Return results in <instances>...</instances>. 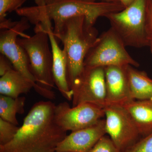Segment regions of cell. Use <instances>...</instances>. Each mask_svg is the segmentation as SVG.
<instances>
[{
  "mask_svg": "<svg viewBox=\"0 0 152 152\" xmlns=\"http://www.w3.org/2000/svg\"><path fill=\"white\" fill-rule=\"evenodd\" d=\"M53 33L62 43L67 57L68 79L70 88L83 70L85 58L99 37L98 31L87 23L85 17L78 16L54 27Z\"/></svg>",
  "mask_w": 152,
  "mask_h": 152,
  "instance_id": "3",
  "label": "cell"
},
{
  "mask_svg": "<svg viewBox=\"0 0 152 152\" xmlns=\"http://www.w3.org/2000/svg\"><path fill=\"white\" fill-rule=\"evenodd\" d=\"M116 1L121 3L125 8H126L129 6L134 0H116Z\"/></svg>",
  "mask_w": 152,
  "mask_h": 152,
  "instance_id": "24",
  "label": "cell"
},
{
  "mask_svg": "<svg viewBox=\"0 0 152 152\" xmlns=\"http://www.w3.org/2000/svg\"><path fill=\"white\" fill-rule=\"evenodd\" d=\"M123 152H152V133L142 137Z\"/></svg>",
  "mask_w": 152,
  "mask_h": 152,
  "instance_id": "20",
  "label": "cell"
},
{
  "mask_svg": "<svg viewBox=\"0 0 152 152\" xmlns=\"http://www.w3.org/2000/svg\"><path fill=\"white\" fill-rule=\"evenodd\" d=\"M14 68L10 60L4 55H0V76H2L11 69Z\"/></svg>",
  "mask_w": 152,
  "mask_h": 152,
  "instance_id": "23",
  "label": "cell"
},
{
  "mask_svg": "<svg viewBox=\"0 0 152 152\" xmlns=\"http://www.w3.org/2000/svg\"><path fill=\"white\" fill-rule=\"evenodd\" d=\"M126 47L118 36L110 28L98 37L85 58L84 67L139 66L140 64L128 53Z\"/></svg>",
  "mask_w": 152,
  "mask_h": 152,
  "instance_id": "6",
  "label": "cell"
},
{
  "mask_svg": "<svg viewBox=\"0 0 152 152\" xmlns=\"http://www.w3.org/2000/svg\"><path fill=\"white\" fill-rule=\"evenodd\" d=\"M88 152H121L109 136H103Z\"/></svg>",
  "mask_w": 152,
  "mask_h": 152,
  "instance_id": "21",
  "label": "cell"
},
{
  "mask_svg": "<svg viewBox=\"0 0 152 152\" xmlns=\"http://www.w3.org/2000/svg\"><path fill=\"white\" fill-rule=\"evenodd\" d=\"M147 0H134L123 10L106 17L111 28L126 46L142 48L148 46L145 30Z\"/></svg>",
  "mask_w": 152,
  "mask_h": 152,
  "instance_id": "4",
  "label": "cell"
},
{
  "mask_svg": "<svg viewBox=\"0 0 152 152\" xmlns=\"http://www.w3.org/2000/svg\"><path fill=\"white\" fill-rule=\"evenodd\" d=\"M26 0H0V23L5 21L7 14L20 8Z\"/></svg>",
  "mask_w": 152,
  "mask_h": 152,
  "instance_id": "19",
  "label": "cell"
},
{
  "mask_svg": "<svg viewBox=\"0 0 152 152\" xmlns=\"http://www.w3.org/2000/svg\"><path fill=\"white\" fill-rule=\"evenodd\" d=\"M43 29L49 36L53 54V74L55 85L66 99L72 101V92L68 79V59L65 52L59 46L54 34L52 23L43 26Z\"/></svg>",
  "mask_w": 152,
  "mask_h": 152,
  "instance_id": "13",
  "label": "cell"
},
{
  "mask_svg": "<svg viewBox=\"0 0 152 152\" xmlns=\"http://www.w3.org/2000/svg\"><path fill=\"white\" fill-rule=\"evenodd\" d=\"M145 30L148 47L152 54V0H147Z\"/></svg>",
  "mask_w": 152,
  "mask_h": 152,
  "instance_id": "22",
  "label": "cell"
},
{
  "mask_svg": "<svg viewBox=\"0 0 152 152\" xmlns=\"http://www.w3.org/2000/svg\"><path fill=\"white\" fill-rule=\"evenodd\" d=\"M104 116V108L94 104L86 103L71 107L65 102L55 106V121L66 132H75L88 127Z\"/></svg>",
  "mask_w": 152,
  "mask_h": 152,
  "instance_id": "9",
  "label": "cell"
},
{
  "mask_svg": "<svg viewBox=\"0 0 152 152\" xmlns=\"http://www.w3.org/2000/svg\"><path fill=\"white\" fill-rule=\"evenodd\" d=\"M30 23L26 18L20 20L10 29L1 30L0 32V52L12 63L14 69L25 77L37 83L31 71L29 60L24 49L17 42L19 36L25 37V31L30 28Z\"/></svg>",
  "mask_w": 152,
  "mask_h": 152,
  "instance_id": "10",
  "label": "cell"
},
{
  "mask_svg": "<svg viewBox=\"0 0 152 152\" xmlns=\"http://www.w3.org/2000/svg\"><path fill=\"white\" fill-rule=\"evenodd\" d=\"M19 128L16 125L0 118V146L11 141L16 134Z\"/></svg>",
  "mask_w": 152,
  "mask_h": 152,
  "instance_id": "18",
  "label": "cell"
},
{
  "mask_svg": "<svg viewBox=\"0 0 152 152\" xmlns=\"http://www.w3.org/2000/svg\"></svg>",
  "mask_w": 152,
  "mask_h": 152,
  "instance_id": "26",
  "label": "cell"
},
{
  "mask_svg": "<svg viewBox=\"0 0 152 152\" xmlns=\"http://www.w3.org/2000/svg\"><path fill=\"white\" fill-rule=\"evenodd\" d=\"M106 134L105 119L92 126L72 132L58 145L56 152H88Z\"/></svg>",
  "mask_w": 152,
  "mask_h": 152,
  "instance_id": "11",
  "label": "cell"
},
{
  "mask_svg": "<svg viewBox=\"0 0 152 152\" xmlns=\"http://www.w3.org/2000/svg\"><path fill=\"white\" fill-rule=\"evenodd\" d=\"M26 100L24 96L13 98L0 95V118L18 126L17 114L24 113Z\"/></svg>",
  "mask_w": 152,
  "mask_h": 152,
  "instance_id": "17",
  "label": "cell"
},
{
  "mask_svg": "<svg viewBox=\"0 0 152 152\" xmlns=\"http://www.w3.org/2000/svg\"><path fill=\"white\" fill-rule=\"evenodd\" d=\"M141 137L152 133V99L133 100L124 105Z\"/></svg>",
  "mask_w": 152,
  "mask_h": 152,
  "instance_id": "15",
  "label": "cell"
},
{
  "mask_svg": "<svg viewBox=\"0 0 152 152\" xmlns=\"http://www.w3.org/2000/svg\"><path fill=\"white\" fill-rule=\"evenodd\" d=\"M70 89L73 94V107L88 103L104 108L106 106L104 68L84 67Z\"/></svg>",
  "mask_w": 152,
  "mask_h": 152,
  "instance_id": "8",
  "label": "cell"
},
{
  "mask_svg": "<svg viewBox=\"0 0 152 152\" xmlns=\"http://www.w3.org/2000/svg\"><path fill=\"white\" fill-rule=\"evenodd\" d=\"M36 6L21 7L16 12L35 26L53 22L56 27L71 18L84 16L89 24L94 26L101 17L125 8L118 1L96 2V0H34Z\"/></svg>",
  "mask_w": 152,
  "mask_h": 152,
  "instance_id": "2",
  "label": "cell"
},
{
  "mask_svg": "<svg viewBox=\"0 0 152 152\" xmlns=\"http://www.w3.org/2000/svg\"><path fill=\"white\" fill-rule=\"evenodd\" d=\"M32 88L39 94L42 86L34 83L14 68L11 69L0 78V94L13 98L27 94Z\"/></svg>",
  "mask_w": 152,
  "mask_h": 152,
  "instance_id": "14",
  "label": "cell"
},
{
  "mask_svg": "<svg viewBox=\"0 0 152 152\" xmlns=\"http://www.w3.org/2000/svg\"><path fill=\"white\" fill-rule=\"evenodd\" d=\"M126 67H104L106 106H124L134 100L131 96Z\"/></svg>",
  "mask_w": 152,
  "mask_h": 152,
  "instance_id": "12",
  "label": "cell"
},
{
  "mask_svg": "<svg viewBox=\"0 0 152 152\" xmlns=\"http://www.w3.org/2000/svg\"><path fill=\"white\" fill-rule=\"evenodd\" d=\"M55 106L51 101L35 104L13 139L0 146V152H56L67 132L55 121Z\"/></svg>",
  "mask_w": 152,
  "mask_h": 152,
  "instance_id": "1",
  "label": "cell"
},
{
  "mask_svg": "<svg viewBox=\"0 0 152 152\" xmlns=\"http://www.w3.org/2000/svg\"><path fill=\"white\" fill-rule=\"evenodd\" d=\"M102 1H110V2H113V1H117L116 0H101Z\"/></svg>",
  "mask_w": 152,
  "mask_h": 152,
  "instance_id": "25",
  "label": "cell"
},
{
  "mask_svg": "<svg viewBox=\"0 0 152 152\" xmlns=\"http://www.w3.org/2000/svg\"><path fill=\"white\" fill-rule=\"evenodd\" d=\"M35 34L17 39L29 60L31 72L38 84L52 90L54 88L53 74V57L48 35L45 30L35 26Z\"/></svg>",
  "mask_w": 152,
  "mask_h": 152,
  "instance_id": "5",
  "label": "cell"
},
{
  "mask_svg": "<svg viewBox=\"0 0 152 152\" xmlns=\"http://www.w3.org/2000/svg\"><path fill=\"white\" fill-rule=\"evenodd\" d=\"M106 134L121 152L142 137L135 124L124 106L109 105L104 108Z\"/></svg>",
  "mask_w": 152,
  "mask_h": 152,
  "instance_id": "7",
  "label": "cell"
},
{
  "mask_svg": "<svg viewBox=\"0 0 152 152\" xmlns=\"http://www.w3.org/2000/svg\"><path fill=\"white\" fill-rule=\"evenodd\" d=\"M131 96L134 100L152 99V79L145 71L131 65L126 67Z\"/></svg>",
  "mask_w": 152,
  "mask_h": 152,
  "instance_id": "16",
  "label": "cell"
}]
</instances>
